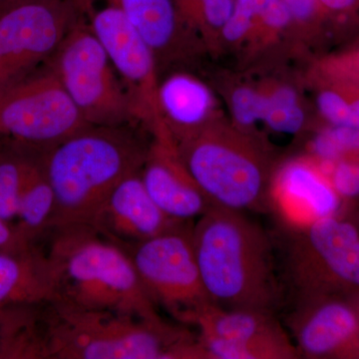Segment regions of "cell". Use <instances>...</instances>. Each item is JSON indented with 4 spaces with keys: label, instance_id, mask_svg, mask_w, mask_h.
I'll return each mask as SVG.
<instances>
[{
    "label": "cell",
    "instance_id": "1",
    "mask_svg": "<svg viewBox=\"0 0 359 359\" xmlns=\"http://www.w3.org/2000/svg\"><path fill=\"white\" fill-rule=\"evenodd\" d=\"M196 259L212 304L275 313L283 287L268 233L244 212L212 207L192 228Z\"/></svg>",
    "mask_w": 359,
    "mask_h": 359
},
{
    "label": "cell",
    "instance_id": "2",
    "mask_svg": "<svg viewBox=\"0 0 359 359\" xmlns=\"http://www.w3.org/2000/svg\"><path fill=\"white\" fill-rule=\"evenodd\" d=\"M49 230L53 236L44 254L53 283L51 302L81 311L160 318L126 250L89 224Z\"/></svg>",
    "mask_w": 359,
    "mask_h": 359
},
{
    "label": "cell",
    "instance_id": "3",
    "mask_svg": "<svg viewBox=\"0 0 359 359\" xmlns=\"http://www.w3.org/2000/svg\"><path fill=\"white\" fill-rule=\"evenodd\" d=\"M132 126L89 125L39 149L40 164L55 196L50 226L91 223L113 189L141 173L149 149Z\"/></svg>",
    "mask_w": 359,
    "mask_h": 359
},
{
    "label": "cell",
    "instance_id": "4",
    "mask_svg": "<svg viewBox=\"0 0 359 359\" xmlns=\"http://www.w3.org/2000/svg\"><path fill=\"white\" fill-rule=\"evenodd\" d=\"M41 313L43 358L208 359L199 337L162 318L81 311L47 302Z\"/></svg>",
    "mask_w": 359,
    "mask_h": 359
},
{
    "label": "cell",
    "instance_id": "5",
    "mask_svg": "<svg viewBox=\"0 0 359 359\" xmlns=\"http://www.w3.org/2000/svg\"><path fill=\"white\" fill-rule=\"evenodd\" d=\"M176 138L180 159L212 207L244 212L271 205L268 160L248 137L209 123Z\"/></svg>",
    "mask_w": 359,
    "mask_h": 359
},
{
    "label": "cell",
    "instance_id": "6",
    "mask_svg": "<svg viewBox=\"0 0 359 359\" xmlns=\"http://www.w3.org/2000/svg\"><path fill=\"white\" fill-rule=\"evenodd\" d=\"M283 276L295 302L359 292V230L339 215L289 226Z\"/></svg>",
    "mask_w": 359,
    "mask_h": 359
},
{
    "label": "cell",
    "instance_id": "7",
    "mask_svg": "<svg viewBox=\"0 0 359 359\" xmlns=\"http://www.w3.org/2000/svg\"><path fill=\"white\" fill-rule=\"evenodd\" d=\"M48 65L88 124H136L126 89L86 14L71 27Z\"/></svg>",
    "mask_w": 359,
    "mask_h": 359
},
{
    "label": "cell",
    "instance_id": "8",
    "mask_svg": "<svg viewBox=\"0 0 359 359\" xmlns=\"http://www.w3.org/2000/svg\"><path fill=\"white\" fill-rule=\"evenodd\" d=\"M83 14L81 0H18L0 9V93L46 65Z\"/></svg>",
    "mask_w": 359,
    "mask_h": 359
},
{
    "label": "cell",
    "instance_id": "9",
    "mask_svg": "<svg viewBox=\"0 0 359 359\" xmlns=\"http://www.w3.org/2000/svg\"><path fill=\"white\" fill-rule=\"evenodd\" d=\"M188 223L127 250L146 292L184 325L212 304L203 283Z\"/></svg>",
    "mask_w": 359,
    "mask_h": 359
},
{
    "label": "cell",
    "instance_id": "10",
    "mask_svg": "<svg viewBox=\"0 0 359 359\" xmlns=\"http://www.w3.org/2000/svg\"><path fill=\"white\" fill-rule=\"evenodd\" d=\"M90 124L47 63L0 93V136L48 148Z\"/></svg>",
    "mask_w": 359,
    "mask_h": 359
},
{
    "label": "cell",
    "instance_id": "11",
    "mask_svg": "<svg viewBox=\"0 0 359 359\" xmlns=\"http://www.w3.org/2000/svg\"><path fill=\"white\" fill-rule=\"evenodd\" d=\"M86 18L126 89L136 122L147 125L155 135L166 131L158 102L157 63L150 47L113 0H105L100 9L90 6Z\"/></svg>",
    "mask_w": 359,
    "mask_h": 359
},
{
    "label": "cell",
    "instance_id": "12",
    "mask_svg": "<svg viewBox=\"0 0 359 359\" xmlns=\"http://www.w3.org/2000/svg\"><path fill=\"white\" fill-rule=\"evenodd\" d=\"M195 325L209 359H295L297 347L275 313L210 304Z\"/></svg>",
    "mask_w": 359,
    "mask_h": 359
},
{
    "label": "cell",
    "instance_id": "13",
    "mask_svg": "<svg viewBox=\"0 0 359 359\" xmlns=\"http://www.w3.org/2000/svg\"><path fill=\"white\" fill-rule=\"evenodd\" d=\"M287 325L299 358L359 359V316L347 297L297 302Z\"/></svg>",
    "mask_w": 359,
    "mask_h": 359
},
{
    "label": "cell",
    "instance_id": "14",
    "mask_svg": "<svg viewBox=\"0 0 359 359\" xmlns=\"http://www.w3.org/2000/svg\"><path fill=\"white\" fill-rule=\"evenodd\" d=\"M187 223L175 221L164 214L149 195L141 174L137 173L113 189L89 224L127 252Z\"/></svg>",
    "mask_w": 359,
    "mask_h": 359
},
{
    "label": "cell",
    "instance_id": "15",
    "mask_svg": "<svg viewBox=\"0 0 359 359\" xmlns=\"http://www.w3.org/2000/svg\"><path fill=\"white\" fill-rule=\"evenodd\" d=\"M140 174L155 204L175 221L200 218L212 207L184 167L172 136L156 139Z\"/></svg>",
    "mask_w": 359,
    "mask_h": 359
},
{
    "label": "cell",
    "instance_id": "16",
    "mask_svg": "<svg viewBox=\"0 0 359 359\" xmlns=\"http://www.w3.org/2000/svg\"><path fill=\"white\" fill-rule=\"evenodd\" d=\"M276 205L289 226L337 215L341 198L320 170L306 162L287 165L271 184V205Z\"/></svg>",
    "mask_w": 359,
    "mask_h": 359
},
{
    "label": "cell",
    "instance_id": "17",
    "mask_svg": "<svg viewBox=\"0 0 359 359\" xmlns=\"http://www.w3.org/2000/svg\"><path fill=\"white\" fill-rule=\"evenodd\" d=\"M53 299V283L43 250L36 245L0 252V306L39 304Z\"/></svg>",
    "mask_w": 359,
    "mask_h": 359
},
{
    "label": "cell",
    "instance_id": "18",
    "mask_svg": "<svg viewBox=\"0 0 359 359\" xmlns=\"http://www.w3.org/2000/svg\"><path fill=\"white\" fill-rule=\"evenodd\" d=\"M158 102L163 119L173 137L209 124L214 107L210 89L197 78L185 73H175L159 85Z\"/></svg>",
    "mask_w": 359,
    "mask_h": 359
},
{
    "label": "cell",
    "instance_id": "19",
    "mask_svg": "<svg viewBox=\"0 0 359 359\" xmlns=\"http://www.w3.org/2000/svg\"><path fill=\"white\" fill-rule=\"evenodd\" d=\"M150 47L156 63L176 55L183 40L174 0H115Z\"/></svg>",
    "mask_w": 359,
    "mask_h": 359
},
{
    "label": "cell",
    "instance_id": "20",
    "mask_svg": "<svg viewBox=\"0 0 359 359\" xmlns=\"http://www.w3.org/2000/svg\"><path fill=\"white\" fill-rule=\"evenodd\" d=\"M32 150V163L21 191L18 223L14 226L25 243L35 245L50 226L55 196L40 164L39 150Z\"/></svg>",
    "mask_w": 359,
    "mask_h": 359
},
{
    "label": "cell",
    "instance_id": "21",
    "mask_svg": "<svg viewBox=\"0 0 359 359\" xmlns=\"http://www.w3.org/2000/svg\"><path fill=\"white\" fill-rule=\"evenodd\" d=\"M39 304L0 306V358H37Z\"/></svg>",
    "mask_w": 359,
    "mask_h": 359
},
{
    "label": "cell",
    "instance_id": "22",
    "mask_svg": "<svg viewBox=\"0 0 359 359\" xmlns=\"http://www.w3.org/2000/svg\"><path fill=\"white\" fill-rule=\"evenodd\" d=\"M32 155V147L11 140L0 150V217L8 223L18 218Z\"/></svg>",
    "mask_w": 359,
    "mask_h": 359
},
{
    "label": "cell",
    "instance_id": "23",
    "mask_svg": "<svg viewBox=\"0 0 359 359\" xmlns=\"http://www.w3.org/2000/svg\"><path fill=\"white\" fill-rule=\"evenodd\" d=\"M182 28L203 33L222 32L233 13L235 0H174Z\"/></svg>",
    "mask_w": 359,
    "mask_h": 359
},
{
    "label": "cell",
    "instance_id": "24",
    "mask_svg": "<svg viewBox=\"0 0 359 359\" xmlns=\"http://www.w3.org/2000/svg\"><path fill=\"white\" fill-rule=\"evenodd\" d=\"M263 122L280 134H295L302 128L304 113L294 90L280 87L266 95Z\"/></svg>",
    "mask_w": 359,
    "mask_h": 359
},
{
    "label": "cell",
    "instance_id": "25",
    "mask_svg": "<svg viewBox=\"0 0 359 359\" xmlns=\"http://www.w3.org/2000/svg\"><path fill=\"white\" fill-rule=\"evenodd\" d=\"M276 0H235L233 13L222 29L224 40L231 43L242 41L254 28L255 22L264 23Z\"/></svg>",
    "mask_w": 359,
    "mask_h": 359
},
{
    "label": "cell",
    "instance_id": "26",
    "mask_svg": "<svg viewBox=\"0 0 359 359\" xmlns=\"http://www.w3.org/2000/svg\"><path fill=\"white\" fill-rule=\"evenodd\" d=\"M266 102V95L250 87L236 89L231 99V112L236 122L243 127L263 122Z\"/></svg>",
    "mask_w": 359,
    "mask_h": 359
},
{
    "label": "cell",
    "instance_id": "27",
    "mask_svg": "<svg viewBox=\"0 0 359 359\" xmlns=\"http://www.w3.org/2000/svg\"><path fill=\"white\" fill-rule=\"evenodd\" d=\"M330 182L340 198L359 196V154L346 156L334 161Z\"/></svg>",
    "mask_w": 359,
    "mask_h": 359
},
{
    "label": "cell",
    "instance_id": "28",
    "mask_svg": "<svg viewBox=\"0 0 359 359\" xmlns=\"http://www.w3.org/2000/svg\"><path fill=\"white\" fill-rule=\"evenodd\" d=\"M327 76L339 78L359 85V46L348 53L332 59L328 63Z\"/></svg>",
    "mask_w": 359,
    "mask_h": 359
},
{
    "label": "cell",
    "instance_id": "29",
    "mask_svg": "<svg viewBox=\"0 0 359 359\" xmlns=\"http://www.w3.org/2000/svg\"><path fill=\"white\" fill-rule=\"evenodd\" d=\"M34 245L27 244L18 235L15 226L0 217V252H20Z\"/></svg>",
    "mask_w": 359,
    "mask_h": 359
},
{
    "label": "cell",
    "instance_id": "30",
    "mask_svg": "<svg viewBox=\"0 0 359 359\" xmlns=\"http://www.w3.org/2000/svg\"><path fill=\"white\" fill-rule=\"evenodd\" d=\"M289 8L292 18L304 21L309 20L316 11L318 0H283Z\"/></svg>",
    "mask_w": 359,
    "mask_h": 359
},
{
    "label": "cell",
    "instance_id": "31",
    "mask_svg": "<svg viewBox=\"0 0 359 359\" xmlns=\"http://www.w3.org/2000/svg\"><path fill=\"white\" fill-rule=\"evenodd\" d=\"M327 11L332 13H346L359 4V0H318Z\"/></svg>",
    "mask_w": 359,
    "mask_h": 359
},
{
    "label": "cell",
    "instance_id": "32",
    "mask_svg": "<svg viewBox=\"0 0 359 359\" xmlns=\"http://www.w3.org/2000/svg\"><path fill=\"white\" fill-rule=\"evenodd\" d=\"M347 299H348L351 304H353L354 309H356L359 316V292L349 295V297H347Z\"/></svg>",
    "mask_w": 359,
    "mask_h": 359
},
{
    "label": "cell",
    "instance_id": "33",
    "mask_svg": "<svg viewBox=\"0 0 359 359\" xmlns=\"http://www.w3.org/2000/svg\"><path fill=\"white\" fill-rule=\"evenodd\" d=\"M16 1H18V0H0V9L11 6V4H13Z\"/></svg>",
    "mask_w": 359,
    "mask_h": 359
},
{
    "label": "cell",
    "instance_id": "34",
    "mask_svg": "<svg viewBox=\"0 0 359 359\" xmlns=\"http://www.w3.org/2000/svg\"><path fill=\"white\" fill-rule=\"evenodd\" d=\"M356 226H358V230H359V217H358V224H356Z\"/></svg>",
    "mask_w": 359,
    "mask_h": 359
}]
</instances>
